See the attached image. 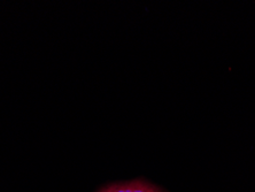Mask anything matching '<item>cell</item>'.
<instances>
[{
	"mask_svg": "<svg viewBox=\"0 0 255 192\" xmlns=\"http://www.w3.org/2000/svg\"><path fill=\"white\" fill-rule=\"evenodd\" d=\"M97 192H168L144 179H136L127 182H118L101 188Z\"/></svg>",
	"mask_w": 255,
	"mask_h": 192,
	"instance_id": "6da1fadb",
	"label": "cell"
}]
</instances>
